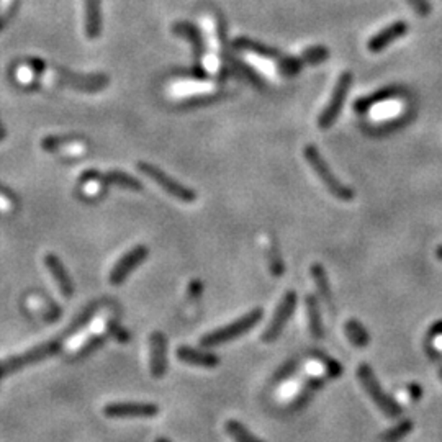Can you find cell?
Listing matches in <instances>:
<instances>
[{
  "mask_svg": "<svg viewBox=\"0 0 442 442\" xmlns=\"http://www.w3.org/2000/svg\"><path fill=\"white\" fill-rule=\"evenodd\" d=\"M295 305H297V295H295V292L290 290L288 293H285V297H283L280 304H278L276 313H273L272 316V321L269 323L266 331H264V334H262L264 343H272V341H276L278 336H280L282 329L285 328V325L288 323V320H290L293 310H295Z\"/></svg>",
  "mask_w": 442,
  "mask_h": 442,
  "instance_id": "ba28073f",
  "label": "cell"
},
{
  "mask_svg": "<svg viewBox=\"0 0 442 442\" xmlns=\"http://www.w3.org/2000/svg\"><path fill=\"white\" fill-rule=\"evenodd\" d=\"M311 276H313L316 287H318V290L321 295H323L326 304H328V306H333V300H331V287H329L328 277H326L325 269L321 267L320 264H315V266L311 267Z\"/></svg>",
  "mask_w": 442,
  "mask_h": 442,
  "instance_id": "7402d4cb",
  "label": "cell"
},
{
  "mask_svg": "<svg viewBox=\"0 0 442 442\" xmlns=\"http://www.w3.org/2000/svg\"><path fill=\"white\" fill-rule=\"evenodd\" d=\"M138 169H139V172H141V174L150 177V179L155 180L157 185H161V189L166 190L167 194L174 197V199L180 200V201H185V204H192V201H195L197 194L194 190L187 189L185 185L179 184V182L172 179V177L164 174V172H162L159 167L148 164V162H139Z\"/></svg>",
  "mask_w": 442,
  "mask_h": 442,
  "instance_id": "8992f818",
  "label": "cell"
},
{
  "mask_svg": "<svg viewBox=\"0 0 442 442\" xmlns=\"http://www.w3.org/2000/svg\"><path fill=\"white\" fill-rule=\"evenodd\" d=\"M174 33H176V35H179V36H184L185 40L190 41V45H192V48H194V51H195L197 59H200L201 51H204V41H201L200 31L197 30L194 25H190V23L180 22V23H176V25H174Z\"/></svg>",
  "mask_w": 442,
  "mask_h": 442,
  "instance_id": "ffe728a7",
  "label": "cell"
},
{
  "mask_svg": "<svg viewBox=\"0 0 442 442\" xmlns=\"http://www.w3.org/2000/svg\"><path fill=\"white\" fill-rule=\"evenodd\" d=\"M350 83H352V76H350L349 72H344V74L339 78L338 84H336L334 92L333 95H331V100L328 102V105H326L325 112L321 113V117L318 120L320 128H323V129L329 128L331 124L334 123V120L339 115L341 107H343V104H344L345 94H348V90L350 87Z\"/></svg>",
  "mask_w": 442,
  "mask_h": 442,
  "instance_id": "30bf717a",
  "label": "cell"
},
{
  "mask_svg": "<svg viewBox=\"0 0 442 442\" xmlns=\"http://www.w3.org/2000/svg\"><path fill=\"white\" fill-rule=\"evenodd\" d=\"M84 30L90 40L99 38L102 31V15H100V0H85L84 2Z\"/></svg>",
  "mask_w": 442,
  "mask_h": 442,
  "instance_id": "ac0fdd59",
  "label": "cell"
},
{
  "mask_svg": "<svg viewBox=\"0 0 442 442\" xmlns=\"http://www.w3.org/2000/svg\"><path fill=\"white\" fill-rule=\"evenodd\" d=\"M306 313H308V325H310V333L315 339L323 338V325H321L320 318V310L318 304L313 297H308L306 299Z\"/></svg>",
  "mask_w": 442,
  "mask_h": 442,
  "instance_id": "44dd1931",
  "label": "cell"
},
{
  "mask_svg": "<svg viewBox=\"0 0 442 442\" xmlns=\"http://www.w3.org/2000/svg\"><path fill=\"white\" fill-rule=\"evenodd\" d=\"M406 31H408V25L405 22L393 23V25L383 28L380 33H377V35L369 41V50H371L372 52L382 51L383 48H387L390 43L398 40V38L405 36Z\"/></svg>",
  "mask_w": 442,
  "mask_h": 442,
  "instance_id": "9a60e30c",
  "label": "cell"
},
{
  "mask_svg": "<svg viewBox=\"0 0 442 442\" xmlns=\"http://www.w3.org/2000/svg\"><path fill=\"white\" fill-rule=\"evenodd\" d=\"M204 27L208 43V55L205 56V69L211 76H218L221 72V31L218 22L211 17H204Z\"/></svg>",
  "mask_w": 442,
  "mask_h": 442,
  "instance_id": "52a82bcc",
  "label": "cell"
},
{
  "mask_svg": "<svg viewBox=\"0 0 442 442\" xmlns=\"http://www.w3.org/2000/svg\"><path fill=\"white\" fill-rule=\"evenodd\" d=\"M3 138H6V128H3V124L0 123V141H2Z\"/></svg>",
  "mask_w": 442,
  "mask_h": 442,
  "instance_id": "1f68e13d",
  "label": "cell"
},
{
  "mask_svg": "<svg viewBox=\"0 0 442 442\" xmlns=\"http://www.w3.org/2000/svg\"><path fill=\"white\" fill-rule=\"evenodd\" d=\"M328 55H329V51L326 50V48L315 46V48H310V50H306L300 57H301V61L306 62V64H318V62L328 59Z\"/></svg>",
  "mask_w": 442,
  "mask_h": 442,
  "instance_id": "4316f807",
  "label": "cell"
},
{
  "mask_svg": "<svg viewBox=\"0 0 442 442\" xmlns=\"http://www.w3.org/2000/svg\"><path fill=\"white\" fill-rule=\"evenodd\" d=\"M176 354H177V359L182 360V362H185L189 365H195V367L211 369V367H216V365L220 364V359L216 357L215 354L205 352V350L187 348V345L177 349Z\"/></svg>",
  "mask_w": 442,
  "mask_h": 442,
  "instance_id": "e0dca14e",
  "label": "cell"
},
{
  "mask_svg": "<svg viewBox=\"0 0 442 442\" xmlns=\"http://www.w3.org/2000/svg\"><path fill=\"white\" fill-rule=\"evenodd\" d=\"M36 76L40 74V83L46 85H59V87H71L84 90V92H94L100 90L107 85V76L94 74V76H80L71 74L67 71H36Z\"/></svg>",
  "mask_w": 442,
  "mask_h": 442,
  "instance_id": "6da1fadb",
  "label": "cell"
},
{
  "mask_svg": "<svg viewBox=\"0 0 442 442\" xmlns=\"http://www.w3.org/2000/svg\"><path fill=\"white\" fill-rule=\"evenodd\" d=\"M167 341L164 334L156 331L150 338V372L151 377L162 378L167 371Z\"/></svg>",
  "mask_w": 442,
  "mask_h": 442,
  "instance_id": "7c38bea8",
  "label": "cell"
},
{
  "mask_svg": "<svg viewBox=\"0 0 442 442\" xmlns=\"http://www.w3.org/2000/svg\"><path fill=\"white\" fill-rule=\"evenodd\" d=\"M441 377H442V367H441Z\"/></svg>",
  "mask_w": 442,
  "mask_h": 442,
  "instance_id": "836d02e7",
  "label": "cell"
},
{
  "mask_svg": "<svg viewBox=\"0 0 442 442\" xmlns=\"http://www.w3.org/2000/svg\"><path fill=\"white\" fill-rule=\"evenodd\" d=\"M17 208V201L13 199L12 194H8L7 190H3L0 187V211L2 213H13Z\"/></svg>",
  "mask_w": 442,
  "mask_h": 442,
  "instance_id": "83f0119b",
  "label": "cell"
},
{
  "mask_svg": "<svg viewBox=\"0 0 442 442\" xmlns=\"http://www.w3.org/2000/svg\"><path fill=\"white\" fill-rule=\"evenodd\" d=\"M408 3L420 13V15H427L431 12V3L427 0H408Z\"/></svg>",
  "mask_w": 442,
  "mask_h": 442,
  "instance_id": "4dcf8cb0",
  "label": "cell"
},
{
  "mask_svg": "<svg viewBox=\"0 0 442 442\" xmlns=\"http://www.w3.org/2000/svg\"><path fill=\"white\" fill-rule=\"evenodd\" d=\"M94 172L95 177H99L100 180L104 182L105 185H118L122 189H129V190H141L143 185L139 184V180L134 179V177L124 174L122 171H110V172Z\"/></svg>",
  "mask_w": 442,
  "mask_h": 442,
  "instance_id": "d6986e66",
  "label": "cell"
},
{
  "mask_svg": "<svg viewBox=\"0 0 442 442\" xmlns=\"http://www.w3.org/2000/svg\"><path fill=\"white\" fill-rule=\"evenodd\" d=\"M59 348H61L59 341H50V343L40 344V345H36V348L28 349L27 352L18 354L15 355V357L2 360V362H0V377L20 371L22 367H27V365L40 362V360L56 354L57 350H59Z\"/></svg>",
  "mask_w": 442,
  "mask_h": 442,
  "instance_id": "5b68a950",
  "label": "cell"
},
{
  "mask_svg": "<svg viewBox=\"0 0 442 442\" xmlns=\"http://www.w3.org/2000/svg\"><path fill=\"white\" fill-rule=\"evenodd\" d=\"M216 92H218V85L215 83H192V80L176 83L169 89L172 99H197L216 95Z\"/></svg>",
  "mask_w": 442,
  "mask_h": 442,
  "instance_id": "5bb4252c",
  "label": "cell"
},
{
  "mask_svg": "<svg viewBox=\"0 0 442 442\" xmlns=\"http://www.w3.org/2000/svg\"><path fill=\"white\" fill-rule=\"evenodd\" d=\"M398 112H400V108H398V104L390 102V104H387L383 108L376 107V110H373V117L388 118V117H393V115H397Z\"/></svg>",
  "mask_w": 442,
  "mask_h": 442,
  "instance_id": "f1b7e54d",
  "label": "cell"
},
{
  "mask_svg": "<svg viewBox=\"0 0 442 442\" xmlns=\"http://www.w3.org/2000/svg\"><path fill=\"white\" fill-rule=\"evenodd\" d=\"M148 256V248L136 246L131 251L124 254V256L117 262V266L110 272V283L112 285H120L127 280V277L141 264Z\"/></svg>",
  "mask_w": 442,
  "mask_h": 442,
  "instance_id": "8fae6325",
  "label": "cell"
},
{
  "mask_svg": "<svg viewBox=\"0 0 442 442\" xmlns=\"http://www.w3.org/2000/svg\"><path fill=\"white\" fill-rule=\"evenodd\" d=\"M357 378L360 385L367 395L371 397V400L376 403V406L380 410L383 415L388 418H400L401 416V408L398 403L393 400L390 395H387V392L383 390L380 383H378L376 373L372 372V369L367 364H360L357 367Z\"/></svg>",
  "mask_w": 442,
  "mask_h": 442,
  "instance_id": "7a4b0ae2",
  "label": "cell"
},
{
  "mask_svg": "<svg viewBox=\"0 0 442 442\" xmlns=\"http://www.w3.org/2000/svg\"><path fill=\"white\" fill-rule=\"evenodd\" d=\"M261 318H262L261 308L249 311L248 315L241 316V318H239L238 321H234V323L223 326V328L215 329V331H211L210 334L204 336V338L200 339V344L204 345V348H213V345H220V344L228 343V341H231V339H236L239 338V336L246 334L249 329H252L254 326L261 321Z\"/></svg>",
  "mask_w": 442,
  "mask_h": 442,
  "instance_id": "3957f363",
  "label": "cell"
},
{
  "mask_svg": "<svg viewBox=\"0 0 442 442\" xmlns=\"http://www.w3.org/2000/svg\"><path fill=\"white\" fill-rule=\"evenodd\" d=\"M411 429H413V422L410 420L401 421V422H398L397 426H393L388 431L383 432V434L380 436V441L382 442H398V441H401L405 436L410 434Z\"/></svg>",
  "mask_w": 442,
  "mask_h": 442,
  "instance_id": "484cf974",
  "label": "cell"
},
{
  "mask_svg": "<svg viewBox=\"0 0 442 442\" xmlns=\"http://www.w3.org/2000/svg\"><path fill=\"white\" fill-rule=\"evenodd\" d=\"M266 252H267L269 267H271V272L273 273V276L280 277L283 271H285V266H283L280 254H278V249L272 239H266Z\"/></svg>",
  "mask_w": 442,
  "mask_h": 442,
  "instance_id": "cb8c5ba5",
  "label": "cell"
},
{
  "mask_svg": "<svg viewBox=\"0 0 442 442\" xmlns=\"http://www.w3.org/2000/svg\"><path fill=\"white\" fill-rule=\"evenodd\" d=\"M305 157L306 161H308V164L313 167L316 174H318V177L321 179V182H323L326 189H328L331 194H333L334 197H338V199L341 200H352L354 197V192L349 189V187H345L341 184V182L336 179V177L333 176V172L329 171V167L326 162L321 159L320 152L316 148L313 146V144H308V146L305 148Z\"/></svg>",
  "mask_w": 442,
  "mask_h": 442,
  "instance_id": "277c9868",
  "label": "cell"
},
{
  "mask_svg": "<svg viewBox=\"0 0 442 442\" xmlns=\"http://www.w3.org/2000/svg\"><path fill=\"white\" fill-rule=\"evenodd\" d=\"M41 148L45 151L57 152L62 156H80L87 152V144L83 139L72 136H50L41 141Z\"/></svg>",
  "mask_w": 442,
  "mask_h": 442,
  "instance_id": "4fadbf2b",
  "label": "cell"
},
{
  "mask_svg": "<svg viewBox=\"0 0 442 442\" xmlns=\"http://www.w3.org/2000/svg\"><path fill=\"white\" fill-rule=\"evenodd\" d=\"M227 432L234 442H262L257 437H254L241 422L236 420H228L227 421Z\"/></svg>",
  "mask_w": 442,
  "mask_h": 442,
  "instance_id": "603a6c76",
  "label": "cell"
},
{
  "mask_svg": "<svg viewBox=\"0 0 442 442\" xmlns=\"http://www.w3.org/2000/svg\"><path fill=\"white\" fill-rule=\"evenodd\" d=\"M344 329L349 341L354 345H357V348H365V345L369 344V334L365 333V329L357 323V321H348Z\"/></svg>",
  "mask_w": 442,
  "mask_h": 442,
  "instance_id": "d4e9b609",
  "label": "cell"
},
{
  "mask_svg": "<svg viewBox=\"0 0 442 442\" xmlns=\"http://www.w3.org/2000/svg\"><path fill=\"white\" fill-rule=\"evenodd\" d=\"M159 413V406L155 403L118 401L108 403L104 408V415L108 418H152Z\"/></svg>",
  "mask_w": 442,
  "mask_h": 442,
  "instance_id": "9c48e42d",
  "label": "cell"
},
{
  "mask_svg": "<svg viewBox=\"0 0 442 442\" xmlns=\"http://www.w3.org/2000/svg\"><path fill=\"white\" fill-rule=\"evenodd\" d=\"M45 264L48 271H50L52 273V277H55L57 287H59L61 290V295L66 297V299H71L72 293H74V287H72V282L69 276H67L62 262L57 259V256H55V254H46Z\"/></svg>",
  "mask_w": 442,
  "mask_h": 442,
  "instance_id": "2e32d148",
  "label": "cell"
},
{
  "mask_svg": "<svg viewBox=\"0 0 442 442\" xmlns=\"http://www.w3.org/2000/svg\"><path fill=\"white\" fill-rule=\"evenodd\" d=\"M12 7L13 0H0V30H2V27L7 23L8 17H10Z\"/></svg>",
  "mask_w": 442,
  "mask_h": 442,
  "instance_id": "f546056e",
  "label": "cell"
},
{
  "mask_svg": "<svg viewBox=\"0 0 442 442\" xmlns=\"http://www.w3.org/2000/svg\"><path fill=\"white\" fill-rule=\"evenodd\" d=\"M155 442H171L169 439H166V437H157V439Z\"/></svg>",
  "mask_w": 442,
  "mask_h": 442,
  "instance_id": "d6a6232c",
  "label": "cell"
}]
</instances>
